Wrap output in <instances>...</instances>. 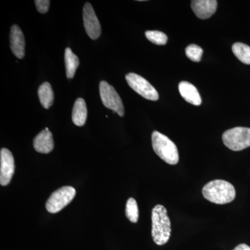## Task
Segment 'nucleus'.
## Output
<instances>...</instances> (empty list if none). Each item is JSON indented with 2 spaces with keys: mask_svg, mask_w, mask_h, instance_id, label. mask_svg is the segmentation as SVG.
<instances>
[{
  "mask_svg": "<svg viewBox=\"0 0 250 250\" xmlns=\"http://www.w3.org/2000/svg\"><path fill=\"white\" fill-rule=\"evenodd\" d=\"M100 94L102 102L106 108L116 112L121 117L124 116L123 101L112 85L105 81H102L100 83Z\"/></svg>",
  "mask_w": 250,
  "mask_h": 250,
  "instance_id": "obj_6",
  "label": "nucleus"
},
{
  "mask_svg": "<svg viewBox=\"0 0 250 250\" xmlns=\"http://www.w3.org/2000/svg\"><path fill=\"white\" fill-rule=\"evenodd\" d=\"M86 104L84 100L82 98H78L75 101L72 109V119L74 124L78 126H82L85 125L87 119Z\"/></svg>",
  "mask_w": 250,
  "mask_h": 250,
  "instance_id": "obj_14",
  "label": "nucleus"
},
{
  "mask_svg": "<svg viewBox=\"0 0 250 250\" xmlns=\"http://www.w3.org/2000/svg\"><path fill=\"white\" fill-rule=\"evenodd\" d=\"M33 145L36 152L42 154H48L53 150V136L48 128L46 127L45 130H42L36 136Z\"/></svg>",
  "mask_w": 250,
  "mask_h": 250,
  "instance_id": "obj_12",
  "label": "nucleus"
},
{
  "mask_svg": "<svg viewBox=\"0 0 250 250\" xmlns=\"http://www.w3.org/2000/svg\"><path fill=\"white\" fill-rule=\"evenodd\" d=\"M10 46L13 54L18 59H22L25 54V40L21 28L13 25L10 33Z\"/></svg>",
  "mask_w": 250,
  "mask_h": 250,
  "instance_id": "obj_10",
  "label": "nucleus"
},
{
  "mask_svg": "<svg viewBox=\"0 0 250 250\" xmlns=\"http://www.w3.org/2000/svg\"><path fill=\"white\" fill-rule=\"evenodd\" d=\"M186 54L188 58L194 62H200L201 61L203 49L200 46L192 44L188 46L186 49Z\"/></svg>",
  "mask_w": 250,
  "mask_h": 250,
  "instance_id": "obj_20",
  "label": "nucleus"
},
{
  "mask_svg": "<svg viewBox=\"0 0 250 250\" xmlns=\"http://www.w3.org/2000/svg\"><path fill=\"white\" fill-rule=\"evenodd\" d=\"M14 172L15 162L12 153L6 148H1L0 152V184L1 186L9 185Z\"/></svg>",
  "mask_w": 250,
  "mask_h": 250,
  "instance_id": "obj_8",
  "label": "nucleus"
},
{
  "mask_svg": "<svg viewBox=\"0 0 250 250\" xmlns=\"http://www.w3.org/2000/svg\"><path fill=\"white\" fill-rule=\"evenodd\" d=\"M36 9L41 14H45L48 11L50 1L49 0H36L35 1Z\"/></svg>",
  "mask_w": 250,
  "mask_h": 250,
  "instance_id": "obj_21",
  "label": "nucleus"
},
{
  "mask_svg": "<svg viewBox=\"0 0 250 250\" xmlns=\"http://www.w3.org/2000/svg\"><path fill=\"white\" fill-rule=\"evenodd\" d=\"M125 78L129 86L143 98L152 101L159 100V95L157 90L143 77L137 74L129 73L126 75Z\"/></svg>",
  "mask_w": 250,
  "mask_h": 250,
  "instance_id": "obj_7",
  "label": "nucleus"
},
{
  "mask_svg": "<svg viewBox=\"0 0 250 250\" xmlns=\"http://www.w3.org/2000/svg\"><path fill=\"white\" fill-rule=\"evenodd\" d=\"M153 241L158 246L167 243L171 235V223L167 211L163 205H158L152 212Z\"/></svg>",
  "mask_w": 250,
  "mask_h": 250,
  "instance_id": "obj_2",
  "label": "nucleus"
},
{
  "mask_svg": "<svg viewBox=\"0 0 250 250\" xmlns=\"http://www.w3.org/2000/svg\"><path fill=\"white\" fill-rule=\"evenodd\" d=\"M39 100L41 105L46 109H48L54 103V92L50 83L48 82H44L40 85L38 90Z\"/></svg>",
  "mask_w": 250,
  "mask_h": 250,
  "instance_id": "obj_15",
  "label": "nucleus"
},
{
  "mask_svg": "<svg viewBox=\"0 0 250 250\" xmlns=\"http://www.w3.org/2000/svg\"><path fill=\"white\" fill-rule=\"evenodd\" d=\"M179 90L182 98L195 106H200L202 104L201 96L198 90L191 83L188 82H182L179 84Z\"/></svg>",
  "mask_w": 250,
  "mask_h": 250,
  "instance_id": "obj_13",
  "label": "nucleus"
},
{
  "mask_svg": "<svg viewBox=\"0 0 250 250\" xmlns=\"http://www.w3.org/2000/svg\"><path fill=\"white\" fill-rule=\"evenodd\" d=\"M146 38L152 43L158 45H164L167 43V36L164 33L159 31H147Z\"/></svg>",
  "mask_w": 250,
  "mask_h": 250,
  "instance_id": "obj_19",
  "label": "nucleus"
},
{
  "mask_svg": "<svg viewBox=\"0 0 250 250\" xmlns=\"http://www.w3.org/2000/svg\"><path fill=\"white\" fill-rule=\"evenodd\" d=\"M152 143L153 149L162 160L170 165L178 164V149L168 137L159 131H154L152 135Z\"/></svg>",
  "mask_w": 250,
  "mask_h": 250,
  "instance_id": "obj_3",
  "label": "nucleus"
},
{
  "mask_svg": "<svg viewBox=\"0 0 250 250\" xmlns=\"http://www.w3.org/2000/svg\"><path fill=\"white\" fill-rule=\"evenodd\" d=\"M233 250H250V247L243 243V244L238 245Z\"/></svg>",
  "mask_w": 250,
  "mask_h": 250,
  "instance_id": "obj_22",
  "label": "nucleus"
},
{
  "mask_svg": "<svg viewBox=\"0 0 250 250\" xmlns=\"http://www.w3.org/2000/svg\"><path fill=\"white\" fill-rule=\"evenodd\" d=\"M65 63L66 77L68 79L73 78L77 67L80 65V60H79L78 57L72 52L70 47L65 49Z\"/></svg>",
  "mask_w": 250,
  "mask_h": 250,
  "instance_id": "obj_16",
  "label": "nucleus"
},
{
  "mask_svg": "<svg viewBox=\"0 0 250 250\" xmlns=\"http://www.w3.org/2000/svg\"><path fill=\"white\" fill-rule=\"evenodd\" d=\"M218 1L216 0H194L191 7L197 18L208 19L216 11Z\"/></svg>",
  "mask_w": 250,
  "mask_h": 250,
  "instance_id": "obj_11",
  "label": "nucleus"
},
{
  "mask_svg": "<svg viewBox=\"0 0 250 250\" xmlns=\"http://www.w3.org/2000/svg\"><path fill=\"white\" fill-rule=\"evenodd\" d=\"M202 194L206 200L212 203L225 205L234 200L236 190L229 182L216 179L206 184L202 189Z\"/></svg>",
  "mask_w": 250,
  "mask_h": 250,
  "instance_id": "obj_1",
  "label": "nucleus"
},
{
  "mask_svg": "<svg viewBox=\"0 0 250 250\" xmlns=\"http://www.w3.org/2000/svg\"><path fill=\"white\" fill-rule=\"evenodd\" d=\"M139 207L137 202L132 197H130L126 202V216L131 223H136L139 220Z\"/></svg>",
  "mask_w": 250,
  "mask_h": 250,
  "instance_id": "obj_18",
  "label": "nucleus"
},
{
  "mask_svg": "<svg viewBox=\"0 0 250 250\" xmlns=\"http://www.w3.org/2000/svg\"><path fill=\"white\" fill-rule=\"evenodd\" d=\"M76 190L73 187H62L52 192L46 202V208L51 213H57L68 205L75 198Z\"/></svg>",
  "mask_w": 250,
  "mask_h": 250,
  "instance_id": "obj_5",
  "label": "nucleus"
},
{
  "mask_svg": "<svg viewBox=\"0 0 250 250\" xmlns=\"http://www.w3.org/2000/svg\"><path fill=\"white\" fill-rule=\"evenodd\" d=\"M225 146L233 151H241L250 147V128H233L225 131L223 135Z\"/></svg>",
  "mask_w": 250,
  "mask_h": 250,
  "instance_id": "obj_4",
  "label": "nucleus"
},
{
  "mask_svg": "<svg viewBox=\"0 0 250 250\" xmlns=\"http://www.w3.org/2000/svg\"><path fill=\"white\" fill-rule=\"evenodd\" d=\"M232 51L238 60L250 65V47L242 42H236L232 46Z\"/></svg>",
  "mask_w": 250,
  "mask_h": 250,
  "instance_id": "obj_17",
  "label": "nucleus"
},
{
  "mask_svg": "<svg viewBox=\"0 0 250 250\" xmlns=\"http://www.w3.org/2000/svg\"><path fill=\"white\" fill-rule=\"evenodd\" d=\"M83 19L87 34L93 40L98 39L101 35V25L90 3H85L83 6Z\"/></svg>",
  "mask_w": 250,
  "mask_h": 250,
  "instance_id": "obj_9",
  "label": "nucleus"
}]
</instances>
